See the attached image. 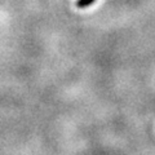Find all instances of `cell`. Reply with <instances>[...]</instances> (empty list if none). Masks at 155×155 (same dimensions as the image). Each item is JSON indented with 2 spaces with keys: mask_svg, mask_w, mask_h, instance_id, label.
<instances>
[{
  "mask_svg": "<svg viewBox=\"0 0 155 155\" xmlns=\"http://www.w3.org/2000/svg\"><path fill=\"white\" fill-rule=\"evenodd\" d=\"M93 3H94V0H78L76 4L79 8H85V7H89Z\"/></svg>",
  "mask_w": 155,
  "mask_h": 155,
  "instance_id": "cell-1",
  "label": "cell"
}]
</instances>
